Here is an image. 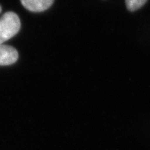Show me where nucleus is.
Here are the masks:
<instances>
[{
    "mask_svg": "<svg viewBox=\"0 0 150 150\" xmlns=\"http://www.w3.org/2000/svg\"><path fill=\"white\" fill-rule=\"evenodd\" d=\"M20 27L21 22L18 15L12 11L5 13L0 18V45L16 35Z\"/></svg>",
    "mask_w": 150,
    "mask_h": 150,
    "instance_id": "1",
    "label": "nucleus"
},
{
    "mask_svg": "<svg viewBox=\"0 0 150 150\" xmlns=\"http://www.w3.org/2000/svg\"><path fill=\"white\" fill-rule=\"evenodd\" d=\"M18 59V52L13 47L1 45H0V65L13 64Z\"/></svg>",
    "mask_w": 150,
    "mask_h": 150,
    "instance_id": "2",
    "label": "nucleus"
},
{
    "mask_svg": "<svg viewBox=\"0 0 150 150\" xmlns=\"http://www.w3.org/2000/svg\"><path fill=\"white\" fill-rule=\"evenodd\" d=\"M54 0H20L25 8L31 12H42L50 8Z\"/></svg>",
    "mask_w": 150,
    "mask_h": 150,
    "instance_id": "3",
    "label": "nucleus"
},
{
    "mask_svg": "<svg viewBox=\"0 0 150 150\" xmlns=\"http://www.w3.org/2000/svg\"><path fill=\"white\" fill-rule=\"evenodd\" d=\"M147 0H125L127 8L130 11H135L143 6Z\"/></svg>",
    "mask_w": 150,
    "mask_h": 150,
    "instance_id": "4",
    "label": "nucleus"
},
{
    "mask_svg": "<svg viewBox=\"0 0 150 150\" xmlns=\"http://www.w3.org/2000/svg\"><path fill=\"white\" fill-rule=\"evenodd\" d=\"M1 6H0V13H1Z\"/></svg>",
    "mask_w": 150,
    "mask_h": 150,
    "instance_id": "5",
    "label": "nucleus"
}]
</instances>
